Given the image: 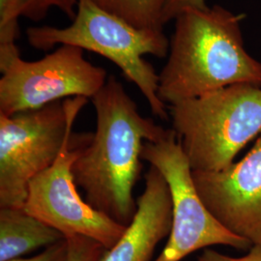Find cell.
<instances>
[{
  "label": "cell",
  "mask_w": 261,
  "mask_h": 261,
  "mask_svg": "<svg viewBox=\"0 0 261 261\" xmlns=\"http://www.w3.org/2000/svg\"><path fill=\"white\" fill-rule=\"evenodd\" d=\"M92 103L96 130L75 160L73 175L89 205L128 226L138 210L133 189L140 178L143 144L165 138L169 129L143 117L114 75Z\"/></svg>",
  "instance_id": "cell-1"
},
{
  "label": "cell",
  "mask_w": 261,
  "mask_h": 261,
  "mask_svg": "<svg viewBox=\"0 0 261 261\" xmlns=\"http://www.w3.org/2000/svg\"><path fill=\"white\" fill-rule=\"evenodd\" d=\"M245 18L220 5L178 15L168 61L159 74L163 103L168 107L233 84L261 87V62L244 45Z\"/></svg>",
  "instance_id": "cell-2"
},
{
  "label": "cell",
  "mask_w": 261,
  "mask_h": 261,
  "mask_svg": "<svg viewBox=\"0 0 261 261\" xmlns=\"http://www.w3.org/2000/svg\"><path fill=\"white\" fill-rule=\"evenodd\" d=\"M27 39L37 49L70 45L108 58L139 87L153 115L168 119V107L158 96L159 74L143 58L146 55L168 56L169 41L163 30L136 28L90 0H80L69 27H31L27 29Z\"/></svg>",
  "instance_id": "cell-3"
},
{
  "label": "cell",
  "mask_w": 261,
  "mask_h": 261,
  "mask_svg": "<svg viewBox=\"0 0 261 261\" xmlns=\"http://www.w3.org/2000/svg\"><path fill=\"white\" fill-rule=\"evenodd\" d=\"M168 112L192 169L220 171L261 135V87L233 84L172 103Z\"/></svg>",
  "instance_id": "cell-4"
},
{
  "label": "cell",
  "mask_w": 261,
  "mask_h": 261,
  "mask_svg": "<svg viewBox=\"0 0 261 261\" xmlns=\"http://www.w3.org/2000/svg\"><path fill=\"white\" fill-rule=\"evenodd\" d=\"M84 97L11 116L0 114V208H23L31 180L51 167L73 130Z\"/></svg>",
  "instance_id": "cell-5"
},
{
  "label": "cell",
  "mask_w": 261,
  "mask_h": 261,
  "mask_svg": "<svg viewBox=\"0 0 261 261\" xmlns=\"http://www.w3.org/2000/svg\"><path fill=\"white\" fill-rule=\"evenodd\" d=\"M141 160L163 174L172 201V225L168 242L154 261H181L193 252L216 245L241 251L252 248V243L227 230L206 208L174 130L169 129L158 141H145Z\"/></svg>",
  "instance_id": "cell-6"
},
{
  "label": "cell",
  "mask_w": 261,
  "mask_h": 261,
  "mask_svg": "<svg viewBox=\"0 0 261 261\" xmlns=\"http://www.w3.org/2000/svg\"><path fill=\"white\" fill-rule=\"evenodd\" d=\"M0 71V114L6 116L67 98L92 99L109 77L103 68L85 59L83 48L70 45L37 61L17 56Z\"/></svg>",
  "instance_id": "cell-7"
},
{
  "label": "cell",
  "mask_w": 261,
  "mask_h": 261,
  "mask_svg": "<svg viewBox=\"0 0 261 261\" xmlns=\"http://www.w3.org/2000/svg\"><path fill=\"white\" fill-rule=\"evenodd\" d=\"M93 133H74L64 144L51 167L33 178L28 187L24 210L64 236L83 235L103 245L107 250L121 238L127 226L97 211L82 198L76 190L73 165Z\"/></svg>",
  "instance_id": "cell-8"
},
{
  "label": "cell",
  "mask_w": 261,
  "mask_h": 261,
  "mask_svg": "<svg viewBox=\"0 0 261 261\" xmlns=\"http://www.w3.org/2000/svg\"><path fill=\"white\" fill-rule=\"evenodd\" d=\"M197 193L230 232L261 245V135L244 158L220 171L193 170Z\"/></svg>",
  "instance_id": "cell-9"
},
{
  "label": "cell",
  "mask_w": 261,
  "mask_h": 261,
  "mask_svg": "<svg viewBox=\"0 0 261 261\" xmlns=\"http://www.w3.org/2000/svg\"><path fill=\"white\" fill-rule=\"evenodd\" d=\"M144 178L145 188L137 200V213L101 261H150L159 243L169 236L172 201L168 182L153 166Z\"/></svg>",
  "instance_id": "cell-10"
},
{
  "label": "cell",
  "mask_w": 261,
  "mask_h": 261,
  "mask_svg": "<svg viewBox=\"0 0 261 261\" xmlns=\"http://www.w3.org/2000/svg\"><path fill=\"white\" fill-rule=\"evenodd\" d=\"M64 238L56 228L28 214L24 208H0V261L19 258Z\"/></svg>",
  "instance_id": "cell-11"
},
{
  "label": "cell",
  "mask_w": 261,
  "mask_h": 261,
  "mask_svg": "<svg viewBox=\"0 0 261 261\" xmlns=\"http://www.w3.org/2000/svg\"><path fill=\"white\" fill-rule=\"evenodd\" d=\"M136 28L163 30L165 0H90Z\"/></svg>",
  "instance_id": "cell-12"
},
{
  "label": "cell",
  "mask_w": 261,
  "mask_h": 261,
  "mask_svg": "<svg viewBox=\"0 0 261 261\" xmlns=\"http://www.w3.org/2000/svg\"><path fill=\"white\" fill-rule=\"evenodd\" d=\"M20 17V0H0V66L20 56L16 46Z\"/></svg>",
  "instance_id": "cell-13"
},
{
  "label": "cell",
  "mask_w": 261,
  "mask_h": 261,
  "mask_svg": "<svg viewBox=\"0 0 261 261\" xmlns=\"http://www.w3.org/2000/svg\"><path fill=\"white\" fill-rule=\"evenodd\" d=\"M80 0H20V16L31 20L44 19L51 8L63 12L74 19Z\"/></svg>",
  "instance_id": "cell-14"
},
{
  "label": "cell",
  "mask_w": 261,
  "mask_h": 261,
  "mask_svg": "<svg viewBox=\"0 0 261 261\" xmlns=\"http://www.w3.org/2000/svg\"><path fill=\"white\" fill-rule=\"evenodd\" d=\"M67 261H101L107 249L100 243L83 235H68Z\"/></svg>",
  "instance_id": "cell-15"
},
{
  "label": "cell",
  "mask_w": 261,
  "mask_h": 261,
  "mask_svg": "<svg viewBox=\"0 0 261 261\" xmlns=\"http://www.w3.org/2000/svg\"><path fill=\"white\" fill-rule=\"evenodd\" d=\"M206 7H208L206 0H165L162 23L165 25L175 19L183 10L188 8L204 9Z\"/></svg>",
  "instance_id": "cell-16"
},
{
  "label": "cell",
  "mask_w": 261,
  "mask_h": 261,
  "mask_svg": "<svg viewBox=\"0 0 261 261\" xmlns=\"http://www.w3.org/2000/svg\"><path fill=\"white\" fill-rule=\"evenodd\" d=\"M68 251V242L64 238L63 240L45 248L43 252L34 256L27 258L19 257L9 261H67Z\"/></svg>",
  "instance_id": "cell-17"
},
{
  "label": "cell",
  "mask_w": 261,
  "mask_h": 261,
  "mask_svg": "<svg viewBox=\"0 0 261 261\" xmlns=\"http://www.w3.org/2000/svg\"><path fill=\"white\" fill-rule=\"evenodd\" d=\"M197 261H261V245H252L248 253L241 257H233L212 249H205Z\"/></svg>",
  "instance_id": "cell-18"
}]
</instances>
